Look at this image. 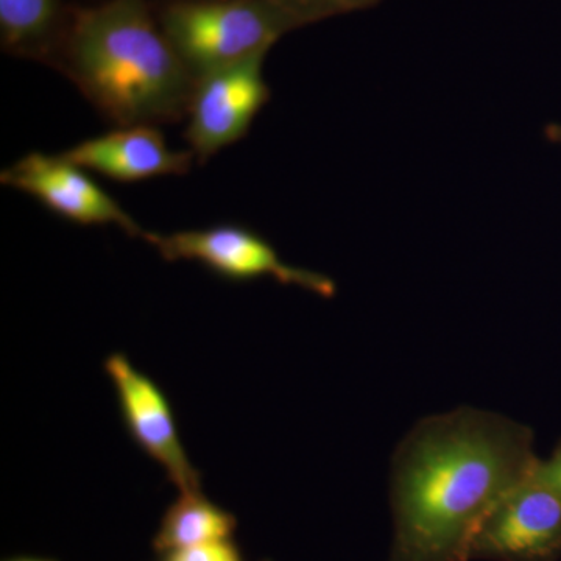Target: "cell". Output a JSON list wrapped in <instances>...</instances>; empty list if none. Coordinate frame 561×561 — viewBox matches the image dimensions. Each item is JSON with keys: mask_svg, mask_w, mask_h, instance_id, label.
I'll return each mask as SVG.
<instances>
[{"mask_svg": "<svg viewBox=\"0 0 561 561\" xmlns=\"http://www.w3.org/2000/svg\"><path fill=\"white\" fill-rule=\"evenodd\" d=\"M534 431L474 408L421 420L391 463L387 561H467L479 524L537 470Z\"/></svg>", "mask_w": 561, "mask_h": 561, "instance_id": "6da1fadb", "label": "cell"}, {"mask_svg": "<svg viewBox=\"0 0 561 561\" xmlns=\"http://www.w3.org/2000/svg\"><path fill=\"white\" fill-rule=\"evenodd\" d=\"M68 76L119 127L179 121L195 77L158 27L147 0L81 10L66 50Z\"/></svg>", "mask_w": 561, "mask_h": 561, "instance_id": "7a4b0ae2", "label": "cell"}, {"mask_svg": "<svg viewBox=\"0 0 561 561\" xmlns=\"http://www.w3.org/2000/svg\"><path fill=\"white\" fill-rule=\"evenodd\" d=\"M161 28L195 79L257 55L301 24L275 0H179Z\"/></svg>", "mask_w": 561, "mask_h": 561, "instance_id": "3957f363", "label": "cell"}, {"mask_svg": "<svg viewBox=\"0 0 561 561\" xmlns=\"http://www.w3.org/2000/svg\"><path fill=\"white\" fill-rule=\"evenodd\" d=\"M144 239L165 261L197 262L227 279L272 278L323 298L334 297L337 290L334 280L328 276L286 264L262 236L239 225H217L169 234L146 232Z\"/></svg>", "mask_w": 561, "mask_h": 561, "instance_id": "277c9868", "label": "cell"}, {"mask_svg": "<svg viewBox=\"0 0 561 561\" xmlns=\"http://www.w3.org/2000/svg\"><path fill=\"white\" fill-rule=\"evenodd\" d=\"M560 557L561 501L535 470L479 524L467 561H557Z\"/></svg>", "mask_w": 561, "mask_h": 561, "instance_id": "5b68a950", "label": "cell"}, {"mask_svg": "<svg viewBox=\"0 0 561 561\" xmlns=\"http://www.w3.org/2000/svg\"><path fill=\"white\" fill-rule=\"evenodd\" d=\"M265 55L195 79L187 108L186 139L201 162L245 138L271 88L262 76Z\"/></svg>", "mask_w": 561, "mask_h": 561, "instance_id": "8992f818", "label": "cell"}, {"mask_svg": "<svg viewBox=\"0 0 561 561\" xmlns=\"http://www.w3.org/2000/svg\"><path fill=\"white\" fill-rule=\"evenodd\" d=\"M3 186L24 192L51 213L77 225H114L131 238H142L139 227L119 203L62 154L32 151L0 173Z\"/></svg>", "mask_w": 561, "mask_h": 561, "instance_id": "52a82bcc", "label": "cell"}, {"mask_svg": "<svg viewBox=\"0 0 561 561\" xmlns=\"http://www.w3.org/2000/svg\"><path fill=\"white\" fill-rule=\"evenodd\" d=\"M122 419L133 440L160 463L181 493L201 490V472L184 451L171 402L153 379L138 370L124 354H111L105 362Z\"/></svg>", "mask_w": 561, "mask_h": 561, "instance_id": "ba28073f", "label": "cell"}, {"mask_svg": "<svg viewBox=\"0 0 561 561\" xmlns=\"http://www.w3.org/2000/svg\"><path fill=\"white\" fill-rule=\"evenodd\" d=\"M61 154L84 171L122 183L186 175L194 161L192 151L172 150L157 125L119 127L83 140Z\"/></svg>", "mask_w": 561, "mask_h": 561, "instance_id": "9c48e42d", "label": "cell"}, {"mask_svg": "<svg viewBox=\"0 0 561 561\" xmlns=\"http://www.w3.org/2000/svg\"><path fill=\"white\" fill-rule=\"evenodd\" d=\"M234 527V516L203 497L202 491L181 493L180 500L165 513L154 546L158 551L172 552L228 540Z\"/></svg>", "mask_w": 561, "mask_h": 561, "instance_id": "30bf717a", "label": "cell"}, {"mask_svg": "<svg viewBox=\"0 0 561 561\" xmlns=\"http://www.w3.org/2000/svg\"><path fill=\"white\" fill-rule=\"evenodd\" d=\"M57 0H0V32L5 49L43 50L57 21Z\"/></svg>", "mask_w": 561, "mask_h": 561, "instance_id": "8fae6325", "label": "cell"}, {"mask_svg": "<svg viewBox=\"0 0 561 561\" xmlns=\"http://www.w3.org/2000/svg\"><path fill=\"white\" fill-rule=\"evenodd\" d=\"M165 561H242L241 553L228 540L210 541L169 552Z\"/></svg>", "mask_w": 561, "mask_h": 561, "instance_id": "7c38bea8", "label": "cell"}, {"mask_svg": "<svg viewBox=\"0 0 561 561\" xmlns=\"http://www.w3.org/2000/svg\"><path fill=\"white\" fill-rule=\"evenodd\" d=\"M283 9L294 14L301 24L342 11V0H275Z\"/></svg>", "mask_w": 561, "mask_h": 561, "instance_id": "4fadbf2b", "label": "cell"}, {"mask_svg": "<svg viewBox=\"0 0 561 561\" xmlns=\"http://www.w3.org/2000/svg\"><path fill=\"white\" fill-rule=\"evenodd\" d=\"M537 474L561 501V442L549 459L540 460Z\"/></svg>", "mask_w": 561, "mask_h": 561, "instance_id": "5bb4252c", "label": "cell"}, {"mask_svg": "<svg viewBox=\"0 0 561 561\" xmlns=\"http://www.w3.org/2000/svg\"><path fill=\"white\" fill-rule=\"evenodd\" d=\"M545 135L551 142L561 146V124H549L545 128Z\"/></svg>", "mask_w": 561, "mask_h": 561, "instance_id": "9a60e30c", "label": "cell"}, {"mask_svg": "<svg viewBox=\"0 0 561 561\" xmlns=\"http://www.w3.org/2000/svg\"><path fill=\"white\" fill-rule=\"evenodd\" d=\"M373 0H342L343 10L357 9V7L368 5Z\"/></svg>", "mask_w": 561, "mask_h": 561, "instance_id": "2e32d148", "label": "cell"}, {"mask_svg": "<svg viewBox=\"0 0 561 561\" xmlns=\"http://www.w3.org/2000/svg\"><path fill=\"white\" fill-rule=\"evenodd\" d=\"M14 561H43V560L21 559V560H14Z\"/></svg>", "mask_w": 561, "mask_h": 561, "instance_id": "e0dca14e", "label": "cell"}]
</instances>
